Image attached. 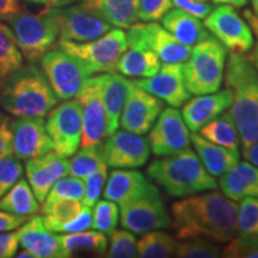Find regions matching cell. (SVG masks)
<instances>
[{
  "mask_svg": "<svg viewBox=\"0 0 258 258\" xmlns=\"http://www.w3.org/2000/svg\"><path fill=\"white\" fill-rule=\"evenodd\" d=\"M173 230L179 240L194 238L228 243L237 230L238 203L222 192L209 191L171 206Z\"/></svg>",
  "mask_w": 258,
  "mask_h": 258,
  "instance_id": "cell-1",
  "label": "cell"
},
{
  "mask_svg": "<svg viewBox=\"0 0 258 258\" xmlns=\"http://www.w3.org/2000/svg\"><path fill=\"white\" fill-rule=\"evenodd\" d=\"M231 91L230 114L243 147L258 143V71L243 54L231 53L225 77Z\"/></svg>",
  "mask_w": 258,
  "mask_h": 258,
  "instance_id": "cell-2",
  "label": "cell"
},
{
  "mask_svg": "<svg viewBox=\"0 0 258 258\" xmlns=\"http://www.w3.org/2000/svg\"><path fill=\"white\" fill-rule=\"evenodd\" d=\"M59 99L46 74L35 64L22 66L0 92V105L16 117H44Z\"/></svg>",
  "mask_w": 258,
  "mask_h": 258,
  "instance_id": "cell-3",
  "label": "cell"
},
{
  "mask_svg": "<svg viewBox=\"0 0 258 258\" xmlns=\"http://www.w3.org/2000/svg\"><path fill=\"white\" fill-rule=\"evenodd\" d=\"M147 175L172 198H186L195 194L214 190L218 183L198 154L190 148L164 156L148 166Z\"/></svg>",
  "mask_w": 258,
  "mask_h": 258,
  "instance_id": "cell-4",
  "label": "cell"
},
{
  "mask_svg": "<svg viewBox=\"0 0 258 258\" xmlns=\"http://www.w3.org/2000/svg\"><path fill=\"white\" fill-rule=\"evenodd\" d=\"M226 56V47L211 35L194 46L183 64L185 85L191 95H206L220 90Z\"/></svg>",
  "mask_w": 258,
  "mask_h": 258,
  "instance_id": "cell-5",
  "label": "cell"
},
{
  "mask_svg": "<svg viewBox=\"0 0 258 258\" xmlns=\"http://www.w3.org/2000/svg\"><path fill=\"white\" fill-rule=\"evenodd\" d=\"M56 47L76 57L91 76L98 72H115L118 60L127 50L128 42L125 32L121 28H115L88 42L60 40Z\"/></svg>",
  "mask_w": 258,
  "mask_h": 258,
  "instance_id": "cell-6",
  "label": "cell"
},
{
  "mask_svg": "<svg viewBox=\"0 0 258 258\" xmlns=\"http://www.w3.org/2000/svg\"><path fill=\"white\" fill-rule=\"evenodd\" d=\"M9 22L22 55L31 63L41 60L59 37V27L49 6L36 15L19 12Z\"/></svg>",
  "mask_w": 258,
  "mask_h": 258,
  "instance_id": "cell-7",
  "label": "cell"
},
{
  "mask_svg": "<svg viewBox=\"0 0 258 258\" xmlns=\"http://www.w3.org/2000/svg\"><path fill=\"white\" fill-rule=\"evenodd\" d=\"M48 134L54 151L62 157H72L82 144V105L77 98L66 99L48 112L46 121Z\"/></svg>",
  "mask_w": 258,
  "mask_h": 258,
  "instance_id": "cell-8",
  "label": "cell"
},
{
  "mask_svg": "<svg viewBox=\"0 0 258 258\" xmlns=\"http://www.w3.org/2000/svg\"><path fill=\"white\" fill-rule=\"evenodd\" d=\"M120 208L122 227L134 234L161 230L171 225L170 215L154 185L143 195L123 203Z\"/></svg>",
  "mask_w": 258,
  "mask_h": 258,
  "instance_id": "cell-9",
  "label": "cell"
},
{
  "mask_svg": "<svg viewBox=\"0 0 258 258\" xmlns=\"http://www.w3.org/2000/svg\"><path fill=\"white\" fill-rule=\"evenodd\" d=\"M41 66L57 99L76 97L90 74L76 57L60 48L48 50L41 57Z\"/></svg>",
  "mask_w": 258,
  "mask_h": 258,
  "instance_id": "cell-10",
  "label": "cell"
},
{
  "mask_svg": "<svg viewBox=\"0 0 258 258\" xmlns=\"http://www.w3.org/2000/svg\"><path fill=\"white\" fill-rule=\"evenodd\" d=\"M128 47L148 48L160 61L167 63H183L191 54L192 47L180 43L165 28L156 22L134 23L125 34Z\"/></svg>",
  "mask_w": 258,
  "mask_h": 258,
  "instance_id": "cell-11",
  "label": "cell"
},
{
  "mask_svg": "<svg viewBox=\"0 0 258 258\" xmlns=\"http://www.w3.org/2000/svg\"><path fill=\"white\" fill-rule=\"evenodd\" d=\"M205 27L232 53H247L253 46L252 30L231 5L213 9L205 18Z\"/></svg>",
  "mask_w": 258,
  "mask_h": 258,
  "instance_id": "cell-12",
  "label": "cell"
},
{
  "mask_svg": "<svg viewBox=\"0 0 258 258\" xmlns=\"http://www.w3.org/2000/svg\"><path fill=\"white\" fill-rule=\"evenodd\" d=\"M51 9L59 27V37L62 41H92L103 36L112 27L82 4Z\"/></svg>",
  "mask_w": 258,
  "mask_h": 258,
  "instance_id": "cell-13",
  "label": "cell"
},
{
  "mask_svg": "<svg viewBox=\"0 0 258 258\" xmlns=\"http://www.w3.org/2000/svg\"><path fill=\"white\" fill-rule=\"evenodd\" d=\"M82 105V146H99L108 138L106 112L97 77L88 78L76 95Z\"/></svg>",
  "mask_w": 258,
  "mask_h": 258,
  "instance_id": "cell-14",
  "label": "cell"
},
{
  "mask_svg": "<svg viewBox=\"0 0 258 258\" xmlns=\"http://www.w3.org/2000/svg\"><path fill=\"white\" fill-rule=\"evenodd\" d=\"M150 131L148 143L151 151L158 157L178 153L191 143L188 125L182 114L173 106L161 110Z\"/></svg>",
  "mask_w": 258,
  "mask_h": 258,
  "instance_id": "cell-15",
  "label": "cell"
},
{
  "mask_svg": "<svg viewBox=\"0 0 258 258\" xmlns=\"http://www.w3.org/2000/svg\"><path fill=\"white\" fill-rule=\"evenodd\" d=\"M151 154L148 139L129 131L116 129L103 143V158L109 167L135 169L147 163Z\"/></svg>",
  "mask_w": 258,
  "mask_h": 258,
  "instance_id": "cell-16",
  "label": "cell"
},
{
  "mask_svg": "<svg viewBox=\"0 0 258 258\" xmlns=\"http://www.w3.org/2000/svg\"><path fill=\"white\" fill-rule=\"evenodd\" d=\"M163 109L164 102L161 99L138 88L131 80L120 124L125 131L144 135L150 132Z\"/></svg>",
  "mask_w": 258,
  "mask_h": 258,
  "instance_id": "cell-17",
  "label": "cell"
},
{
  "mask_svg": "<svg viewBox=\"0 0 258 258\" xmlns=\"http://www.w3.org/2000/svg\"><path fill=\"white\" fill-rule=\"evenodd\" d=\"M138 88L158 97L173 108H179L190 98L183 63L165 62L152 77L133 80Z\"/></svg>",
  "mask_w": 258,
  "mask_h": 258,
  "instance_id": "cell-18",
  "label": "cell"
},
{
  "mask_svg": "<svg viewBox=\"0 0 258 258\" xmlns=\"http://www.w3.org/2000/svg\"><path fill=\"white\" fill-rule=\"evenodd\" d=\"M11 128L14 156L18 159H32L54 151L43 117H17Z\"/></svg>",
  "mask_w": 258,
  "mask_h": 258,
  "instance_id": "cell-19",
  "label": "cell"
},
{
  "mask_svg": "<svg viewBox=\"0 0 258 258\" xmlns=\"http://www.w3.org/2000/svg\"><path fill=\"white\" fill-rule=\"evenodd\" d=\"M25 171L29 185L38 200L43 202L51 186L70 172V163L66 157L60 156L55 151H50L43 156L28 159Z\"/></svg>",
  "mask_w": 258,
  "mask_h": 258,
  "instance_id": "cell-20",
  "label": "cell"
},
{
  "mask_svg": "<svg viewBox=\"0 0 258 258\" xmlns=\"http://www.w3.org/2000/svg\"><path fill=\"white\" fill-rule=\"evenodd\" d=\"M232 95L228 89L206 95H198L183 104L182 116L189 131L199 132L203 125L211 122L231 105Z\"/></svg>",
  "mask_w": 258,
  "mask_h": 258,
  "instance_id": "cell-21",
  "label": "cell"
},
{
  "mask_svg": "<svg viewBox=\"0 0 258 258\" xmlns=\"http://www.w3.org/2000/svg\"><path fill=\"white\" fill-rule=\"evenodd\" d=\"M19 245L36 258L67 257L59 235L48 230L41 217H34L22 225L19 228Z\"/></svg>",
  "mask_w": 258,
  "mask_h": 258,
  "instance_id": "cell-22",
  "label": "cell"
},
{
  "mask_svg": "<svg viewBox=\"0 0 258 258\" xmlns=\"http://www.w3.org/2000/svg\"><path fill=\"white\" fill-rule=\"evenodd\" d=\"M97 80H98L103 104H104L106 112L109 137L120 125V117L124 103L127 101L131 80H127L114 72L98 76Z\"/></svg>",
  "mask_w": 258,
  "mask_h": 258,
  "instance_id": "cell-23",
  "label": "cell"
},
{
  "mask_svg": "<svg viewBox=\"0 0 258 258\" xmlns=\"http://www.w3.org/2000/svg\"><path fill=\"white\" fill-rule=\"evenodd\" d=\"M221 192L233 201L258 198V167L249 161L238 163L219 180Z\"/></svg>",
  "mask_w": 258,
  "mask_h": 258,
  "instance_id": "cell-24",
  "label": "cell"
},
{
  "mask_svg": "<svg viewBox=\"0 0 258 258\" xmlns=\"http://www.w3.org/2000/svg\"><path fill=\"white\" fill-rule=\"evenodd\" d=\"M190 141L192 143L202 165L213 177L222 176L239 163V151L228 150L217 144H213L196 132L190 134Z\"/></svg>",
  "mask_w": 258,
  "mask_h": 258,
  "instance_id": "cell-25",
  "label": "cell"
},
{
  "mask_svg": "<svg viewBox=\"0 0 258 258\" xmlns=\"http://www.w3.org/2000/svg\"><path fill=\"white\" fill-rule=\"evenodd\" d=\"M152 185L139 171L114 170L104 186V198L122 206L143 195Z\"/></svg>",
  "mask_w": 258,
  "mask_h": 258,
  "instance_id": "cell-26",
  "label": "cell"
},
{
  "mask_svg": "<svg viewBox=\"0 0 258 258\" xmlns=\"http://www.w3.org/2000/svg\"><path fill=\"white\" fill-rule=\"evenodd\" d=\"M82 5L116 28L128 29L138 21L139 0H82Z\"/></svg>",
  "mask_w": 258,
  "mask_h": 258,
  "instance_id": "cell-27",
  "label": "cell"
},
{
  "mask_svg": "<svg viewBox=\"0 0 258 258\" xmlns=\"http://www.w3.org/2000/svg\"><path fill=\"white\" fill-rule=\"evenodd\" d=\"M161 24L167 31L185 46H195L209 36L207 28L199 18L186 14L178 8L170 10L161 18Z\"/></svg>",
  "mask_w": 258,
  "mask_h": 258,
  "instance_id": "cell-28",
  "label": "cell"
},
{
  "mask_svg": "<svg viewBox=\"0 0 258 258\" xmlns=\"http://www.w3.org/2000/svg\"><path fill=\"white\" fill-rule=\"evenodd\" d=\"M160 59L148 48L128 47L118 60L116 71L127 77L148 78L159 71Z\"/></svg>",
  "mask_w": 258,
  "mask_h": 258,
  "instance_id": "cell-29",
  "label": "cell"
},
{
  "mask_svg": "<svg viewBox=\"0 0 258 258\" xmlns=\"http://www.w3.org/2000/svg\"><path fill=\"white\" fill-rule=\"evenodd\" d=\"M0 209L16 215L30 218L40 209L38 200L25 179H19L16 184L0 198Z\"/></svg>",
  "mask_w": 258,
  "mask_h": 258,
  "instance_id": "cell-30",
  "label": "cell"
},
{
  "mask_svg": "<svg viewBox=\"0 0 258 258\" xmlns=\"http://www.w3.org/2000/svg\"><path fill=\"white\" fill-rule=\"evenodd\" d=\"M200 135L219 146L226 147L228 150L239 151L240 137L230 111H224L207 124L203 125L200 129Z\"/></svg>",
  "mask_w": 258,
  "mask_h": 258,
  "instance_id": "cell-31",
  "label": "cell"
},
{
  "mask_svg": "<svg viewBox=\"0 0 258 258\" xmlns=\"http://www.w3.org/2000/svg\"><path fill=\"white\" fill-rule=\"evenodd\" d=\"M23 55L17 46L12 29L0 22V89L22 67Z\"/></svg>",
  "mask_w": 258,
  "mask_h": 258,
  "instance_id": "cell-32",
  "label": "cell"
},
{
  "mask_svg": "<svg viewBox=\"0 0 258 258\" xmlns=\"http://www.w3.org/2000/svg\"><path fill=\"white\" fill-rule=\"evenodd\" d=\"M62 249L67 257L74 252L105 253L108 249V238L99 231H80L59 235Z\"/></svg>",
  "mask_w": 258,
  "mask_h": 258,
  "instance_id": "cell-33",
  "label": "cell"
},
{
  "mask_svg": "<svg viewBox=\"0 0 258 258\" xmlns=\"http://www.w3.org/2000/svg\"><path fill=\"white\" fill-rule=\"evenodd\" d=\"M177 240L166 232L156 230L144 233L137 241L138 257L169 258L173 257L177 249Z\"/></svg>",
  "mask_w": 258,
  "mask_h": 258,
  "instance_id": "cell-34",
  "label": "cell"
},
{
  "mask_svg": "<svg viewBox=\"0 0 258 258\" xmlns=\"http://www.w3.org/2000/svg\"><path fill=\"white\" fill-rule=\"evenodd\" d=\"M84 203L82 200L76 199H62L59 201L51 203L48 207L42 208L43 212V222L48 230L53 232L56 226L62 225L64 222L73 220L74 218L78 217L82 212Z\"/></svg>",
  "mask_w": 258,
  "mask_h": 258,
  "instance_id": "cell-35",
  "label": "cell"
},
{
  "mask_svg": "<svg viewBox=\"0 0 258 258\" xmlns=\"http://www.w3.org/2000/svg\"><path fill=\"white\" fill-rule=\"evenodd\" d=\"M234 237L258 241V198H245L238 205Z\"/></svg>",
  "mask_w": 258,
  "mask_h": 258,
  "instance_id": "cell-36",
  "label": "cell"
},
{
  "mask_svg": "<svg viewBox=\"0 0 258 258\" xmlns=\"http://www.w3.org/2000/svg\"><path fill=\"white\" fill-rule=\"evenodd\" d=\"M70 176L84 179L91 175L98 169L102 164H104L103 158V144L99 146L83 147L79 152L73 154L70 161Z\"/></svg>",
  "mask_w": 258,
  "mask_h": 258,
  "instance_id": "cell-37",
  "label": "cell"
},
{
  "mask_svg": "<svg viewBox=\"0 0 258 258\" xmlns=\"http://www.w3.org/2000/svg\"><path fill=\"white\" fill-rule=\"evenodd\" d=\"M120 219V211L117 203L110 200H103L96 202L95 209L92 212L93 230L110 235L116 230Z\"/></svg>",
  "mask_w": 258,
  "mask_h": 258,
  "instance_id": "cell-38",
  "label": "cell"
},
{
  "mask_svg": "<svg viewBox=\"0 0 258 258\" xmlns=\"http://www.w3.org/2000/svg\"><path fill=\"white\" fill-rule=\"evenodd\" d=\"M84 196V180L77 177H62L51 186L46 200L43 201V207H48L51 203L62 199L83 200ZM42 207V208H43Z\"/></svg>",
  "mask_w": 258,
  "mask_h": 258,
  "instance_id": "cell-39",
  "label": "cell"
},
{
  "mask_svg": "<svg viewBox=\"0 0 258 258\" xmlns=\"http://www.w3.org/2000/svg\"><path fill=\"white\" fill-rule=\"evenodd\" d=\"M221 256L220 250L212 240L205 238H194L182 241L177 245L175 257L179 258H218Z\"/></svg>",
  "mask_w": 258,
  "mask_h": 258,
  "instance_id": "cell-40",
  "label": "cell"
},
{
  "mask_svg": "<svg viewBox=\"0 0 258 258\" xmlns=\"http://www.w3.org/2000/svg\"><path fill=\"white\" fill-rule=\"evenodd\" d=\"M109 245L106 257L110 258H134L138 257L137 238L131 231H114Z\"/></svg>",
  "mask_w": 258,
  "mask_h": 258,
  "instance_id": "cell-41",
  "label": "cell"
},
{
  "mask_svg": "<svg viewBox=\"0 0 258 258\" xmlns=\"http://www.w3.org/2000/svg\"><path fill=\"white\" fill-rule=\"evenodd\" d=\"M106 179H108V165L102 164L95 172L84 178V196L83 203L84 206L93 207L96 202L98 201L99 196L104 189Z\"/></svg>",
  "mask_w": 258,
  "mask_h": 258,
  "instance_id": "cell-42",
  "label": "cell"
},
{
  "mask_svg": "<svg viewBox=\"0 0 258 258\" xmlns=\"http://www.w3.org/2000/svg\"><path fill=\"white\" fill-rule=\"evenodd\" d=\"M24 167L21 159L10 154L0 159V198L8 192L23 176Z\"/></svg>",
  "mask_w": 258,
  "mask_h": 258,
  "instance_id": "cell-43",
  "label": "cell"
},
{
  "mask_svg": "<svg viewBox=\"0 0 258 258\" xmlns=\"http://www.w3.org/2000/svg\"><path fill=\"white\" fill-rule=\"evenodd\" d=\"M172 0H139L138 19L143 22H157L172 8Z\"/></svg>",
  "mask_w": 258,
  "mask_h": 258,
  "instance_id": "cell-44",
  "label": "cell"
},
{
  "mask_svg": "<svg viewBox=\"0 0 258 258\" xmlns=\"http://www.w3.org/2000/svg\"><path fill=\"white\" fill-rule=\"evenodd\" d=\"M92 226V209L88 206H84L82 212L79 213L78 217L73 220L64 222L62 225L56 226L54 228V233H73V232H80L89 230Z\"/></svg>",
  "mask_w": 258,
  "mask_h": 258,
  "instance_id": "cell-45",
  "label": "cell"
},
{
  "mask_svg": "<svg viewBox=\"0 0 258 258\" xmlns=\"http://www.w3.org/2000/svg\"><path fill=\"white\" fill-rule=\"evenodd\" d=\"M172 4L199 19H205L214 9L212 4L200 0H172Z\"/></svg>",
  "mask_w": 258,
  "mask_h": 258,
  "instance_id": "cell-46",
  "label": "cell"
},
{
  "mask_svg": "<svg viewBox=\"0 0 258 258\" xmlns=\"http://www.w3.org/2000/svg\"><path fill=\"white\" fill-rule=\"evenodd\" d=\"M11 123L9 116L0 112V159L14 154Z\"/></svg>",
  "mask_w": 258,
  "mask_h": 258,
  "instance_id": "cell-47",
  "label": "cell"
},
{
  "mask_svg": "<svg viewBox=\"0 0 258 258\" xmlns=\"http://www.w3.org/2000/svg\"><path fill=\"white\" fill-rule=\"evenodd\" d=\"M19 247V228L0 233V258L15 257Z\"/></svg>",
  "mask_w": 258,
  "mask_h": 258,
  "instance_id": "cell-48",
  "label": "cell"
},
{
  "mask_svg": "<svg viewBox=\"0 0 258 258\" xmlns=\"http://www.w3.org/2000/svg\"><path fill=\"white\" fill-rule=\"evenodd\" d=\"M29 218L22 217V215H16L12 213L2 211L0 209V233L2 232L14 231L19 226L23 225Z\"/></svg>",
  "mask_w": 258,
  "mask_h": 258,
  "instance_id": "cell-49",
  "label": "cell"
},
{
  "mask_svg": "<svg viewBox=\"0 0 258 258\" xmlns=\"http://www.w3.org/2000/svg\"><path fill=\"white\" fill-rule=\"evenodd\" d=\"M18 0H0V21H9L15 15L19 14Z\"/></svg>",
  "mask_w": 258,
  "mask_h": 258,
  "instance_id": "cell-50",
  "label": "cell"
},
{
  "mask_svg": "<svg viewBox=\"0 0 258 258\" xmlns=\"http://www.w3.org/2000/svg\"><path fill=\"white\" fill-rule=\"evenodd\" d=\"M244 17L246 18L247 24H249L251 30H252V32L254 35H256V37H257L256 47H254L252 56H251L250 60H251V62L254 64V67H256L257 71H258V17L253 14V12H251L250 10H246V11L244 12Z\"/></svg>",
  "mask_w": 258,
  "mask_h": 258,
  "instance_id": "cell-51",
  "label": "cell"
},
{
  "mask_svg": "<svg viewBox=\"0 0 258 258\" xmlns=\"http://www.w3.org/2000/svg\"><path fill=\"white\" fill-rule=\"evenodd\" d=\"M243 154L244 158L246 159L249 163L253 164L254 166L258 167V143H254L250 146L243 147Z\"/></svg>",
  "mask_w": 258,
  "mask_h": 258,
  "instance_id": "cell-52",
  "label": "cell"
},
{
  "mask_svg": "<svg viewBox=\"0 0 258 258\" xmlns=\"http://www.w3.org/2000/svg\"><path fill=\"white\" fill-rule=\"evenodd\" d=\"M215 4H226V5H231L234 6V8H243L247 4V0H213Z\"/></svg>",
  "mask_w": 258,
  "mask_h": 258,
  "instance_id": "cell-53",
  "label": "cell"
},
{
  "mask_svg": "<svg viewBox=\"0 0 258 258\" xmlns=\"http://www.w3.org/2000/svg\"><path fill=\"white\" fill-rule=\"evenodd\" d=\"M77 0H49V8H63V6L72 5Z\"/></svg>",
  "mask_w": 258,
  "mask_h": 258,
  "instance_id": "cell-54",
  "label": "cell"
},
{
  "mask_svg": "<svg viewBox=\"0 0 258 258\" xmlns=\"http://www.w3.org/2000/svg\"><path fill=\"white\" fill-rule=\"evenodd\" d=\"M16 256L19 257V258H36L34 256V254L30 252V251L25 250V249L23 251H21L19 253H16Z\"/></svg>",
  "mask_w": 258,
  "mask_h": 258,
  "instance_id": "cell-55",
  "label": "cell"
},
{
  "mask_svg": "<svg viewBox=\"0 0 258 258\" xmlns=\"http://www.w3.org/2000/svg\"><path fill=\"white\" fill-rule=\"evenodd\" d=\"M32 4H38V5H48L49 4V0H27Z\"/></svg>",
  "mask_w": 258,
  "mask_h": 258,
  "instance_id": "cell-56",
  "label": "cell"
},
{
  "mask_svg": "<svg viewBox=\"0 0 258 258\" xmlns=\"http://www.w3.org/2000/svg\"><path fill=\"white\" fill-rule=\"evenodd\" d=\"M251 4H252L253 14L258 17V0H251Z\"/></svg>",
  "mask_w": 258,
  "mask_h": 258,
  "instance_id": "cell-57",
  "label": "cell"
},
{
  "mask_svg": "<svg viewBox=\"0 0 258 258\" xmlns=\"http://www.w3.org/2000/svg\"><path fill=\"white\" fill-rule=\"evenodd\" d=\"M249 258H258V249L250 254Z\"/></svg>",
  "mask_w": 258,
  "mask_h": 258,
  "instance_id": "cell-58",
  "label": "cell"
},
{
  "mask_svg": "<svg viewBox=\"0 0 258 258\" xmlns=\"http://www.w3.org/2000/svg\"><path fill=\"white\" fill-rule=\"evenodd\" d=\"M200 2H207V0H200Z\"/></svg>",
  "mask_w": 258,
  "mask_h": 258,
  "instance_id": "cell-59",
  "label": "cell"
}]
</instances>
